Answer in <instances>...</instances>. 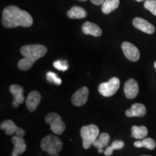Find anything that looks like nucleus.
Wrapping results in <instances>:
<instances>
[{"mask_svg": "<svg viewBox=\"0 0 156 156\" xmlns=\"http://www.w3.org/2000/svg\"><path fill=\"white\" fill-rule=\"evenodd\" d=\"M110 135L108 133H106V132H103V133L99 135L98 138L96 139V140L93 142V145L95 147H96L98 149V151L99 153H102L103 147H106V146H108V142L110 141Z\"/></svg>", "mask_w": 156, "mask_h": 156, "instance_id": "16", "label": "nucleus"}, {"mask_svg": "<svg viewBox=\"0 0 156 156\" xmlns=\"http://www.w3.org/2000/svg\"><path fill=\"white\" fill-rule=\"evenodd\" d=\"M142 156H150V155H142Z\"/></svg>", "mask_w": 156, "mask_h": 156, "instance_id": "31", "label": "nucleus"}, {"mask_svg": "<svg viewBox=\"0 0 156 156\" xmlns=\"http://www.w3.org/2000/svg\"><path fill=\"white\" fill-rule=\"evenodd\" d=\"M45 122L50 124L51 129L55 134H62L66 129V125L61 116L56 113H49L45 117Z\"/></svg>", "mask_w": 156, "mask_h": 156, "instance_id": "5", "label": "nucleus"}, {"mask_svg": "<svg viewBox=\"0 0 156 156\" xmlns=\"http://www.w3.org/2000/svg\"><path fill=\"white\" fill-rule=\"evenodd\" d=\"M90 1L95 5H103V3L104 2L105 0H90Z\"/></svg>", "mask_w": 156, "mask_h": 156, "instance_id": "26", "label": "nucleus"}, {"mask_svg": "<svg viewBox=\"0 0 156 156\" xmlns=\"http://www.w3.org/2000/svg\"><path fill=\"white\" fill-rule=\"evenodd\" d=\"M47 53V48L44 45H26L20 48V54L25 58L20 59L17 67L22 71H27L33 67L35 62L43 57Z\"/></svg>", "mask_w": 156, "mask_h": 156, "instance_id": "2", "label": "nucleus"}, {"mask_svg": "<svg viewBox=\"0 0 156 156\" xmlns=\"http://www.w3.org/2000/svg\"><path fill=\"white\" fill-rule=\"evenodd\" d=\"M0 129L2 130H5V134L7 135H12L16 134L15 135L23 137L25 134V132L23 129L17 127L15 124L12 120H5L1 123Z\"/></svg>", "mask_w": 156, "mask_h": 156, "instance_id": "8", "label": "nucleus"}, {"mask_svg": "<svg viewBox=\"0 0 156 156\" xmlns=\"http://www.w3.org/2000/svg\"><path fill=\"white\" fill-rule=\"evenodd\" d=\"M55 156H59V155H56Z\"/></svg>", "mask_w": 156, "mask_h": 156, "instance_id": "32", "label": "nucleus"}, {"mask_svg": "<svg viewBox=\"0 0 156 156\" xmlns=\"http://www.w3.org/2000/svg\"><path fill=\"white\" fill-rule=\"evenodd\" d=\"M82 30L85 35L99 37L102 35V30L98 25L91 22H85L82 26Z\"/></svg>", "mask_w": 156, "mask_h": 156, "instance_id": "14", "label": "nucleus"}, {"mask_svg": "<svg viewBox=\"0 0 156 156\" xmlns=\"http://www.w3.org/2000/svg\"><path fill=\"white\" fill-rule=\"evenodd\" d=\"M148 134V130L145 126H133L132 127V136L137 140H142L146 137Z\"/></svg>", "mask_w": 156, "mask_h": 156, "instance_id": "19", "label": "nucleus"}, {"mask_svg": "<svg viewBox=\"0 0 156 156\" xmlns=\"http://www.w3.org/2000/svg\"><path fill=\"white\" fill-rule=\"evenodd\" d=\"M133 25L136 29L146 33L147 34H153L155 32V26L145 20L140 18V17H135L133 20Z\"/></svg>", "mask_w": 156, "mask_h": 156, "instance_id": "11", "label": "nucleus"}, {"mask_svg": "<svg viewBox=\"0 0 156 156\" xmlns=\"http://www.w3.org/2000/svg\"><path fill=\"white\" fill-rule=\"evenodd\" d=\"M2 22L4 26L7 28L18 26L28 28L33 25L34 20L28 12L15 6H9L4 9Z\"/></svg>", "mask_w": 156, "mask_h": 156, "instance_id": "1", "label": "nucleus"}, {"mask_svg": "<svg viewBox=\"0 0 156 156\" xmlns=\"http://www.w3.org/2000/svg\"><path fill=\"white\" fill-rule=\"evenodd\" d=\"M19 105H20V104H19L18 103L16 102V101H13V102H12V106L14 107V108H17Z\"/></svg>", "mask_w": 156, "mask_h": 156, "instance_id": "27", "label": "nucleus"}, {"mask_svg": "<svg viewBox=\"0 0 156 156\" xmlns=\"http://www.w3.org/2000/svg\"><path fill=\"white\" fill-rule=\"evenodd\" d=\"M136 2H142V1H145V0H136Z\"/></svg>", "mask_w": 156, "mask_h": 156, "instance_id": "29", "label": "nucleus"}, {"mask_svg": "<svg viewBox=\"0 0 156 156\" xmlns=\"http://www.w3.org/2000/svg\"><path fill=\"white\" fill-rule=\"evenodd\" d=\"M144 7L156 16V0H145Z\"/></svg>", "mask_w": 156, "mask_h": 156, "instance_id": "23", "label": "nucleus"}, {"mask_svg": "<svg viewBox=\"0 0 156 156\" xmlns=\"http://www.w3.org/2000/svg\"><path fill=\"white\" fill-rule=\"evenodd\" d=\"M54 67L60 71H66L68 69L67 62L64 60H57L54 62Z\"/></svg>", "mask_w": 156, "mask_h": 156, "instance_id": "25", "label": "nucleus"}, {"mask_svg": "<svg viewBox=\"0 0 156 156\" xmlns=\"http://www.w3.org/2000/svg\"><path fill=\"white\" fill-rule=\"evenodd\" d=\"M99 134V129L95 124L84 126L81 128L80 135L83 139V147L84 149H89L96 140Z\"/></svg>", "mask_w": 156, "mask_h": 156, "instance_id": "4", "label": "nucleus"}, {"mask_svg": "<svg viewBox=\"0 0 156 156\" xmlns=\"http://www.w3.org/2000/svg\"><path fill=\"white\" fill-rule=\"evenodd\" d=\"M12 142L14 145V149L12 152V156H18L22 155L26 151L27 145L25 140L21 136L15 135L12 138Z\"/></svg>", "mask_w": 156, "mask_h": 156, "instance_id": "12", "label": "nucleus"}, {"mask_svg": "<svg viewBox=\"0 0 156 156\" xmlns=\"http://www.w3.org/2000/svg\"><path fill=\"white\" fill-rule=\"evenodd\" d=\"M124 92L125 96L129 99H133L137 96L139 86L135 80L129 79L126 82L124 87Z\"/></svg>", "mask_w": 156, "mask_h": 156, "instance_id": "10", "label": "nucleus"}, {"mask_svg": "<svg viewBox=\"0 0 156 156\" xmlns=\"http://www.w3.org/2000/svg\"><path fill=\"white\" fill-rule=\"evenodd\" d=\"M67 16L71 19H83L87 17V12L83 7L74 6L67 12Z\"/></svg>", "mask_w": 156, "mask_h": 156, "instance_id": "18", "label": "nucleus"}, {"mask_svg": "<svg viewBox=\"0 0 156 156\" xmlns=\"http://www.w3.org/2000/svg\"><path fill=\"white\" fill-rule=\"evenodd\" d=\"M88 96V88L87 87H83L76 91L72 96V103L75 106H82L86 103Z\"/></svg>", "mask_w": 156, "mask_h": 156, "instance_id": "9", "label": "nucleus"}, {"mask_svg": "<svg viewBox=\"0 0 156 156\" xmlns=\"http://www.w3.org/2000/svg\"><path fill=\"white\" fill-rule=\"evenodd\" d=\"M122 48L124 56L131 62H136L140 57V51L131 43L125 41L122 44Z\"/></svg>", "mask_w": 156, "mask_h": 156, "instance_id": "7", "label": "nucleus"}, {"mask_svg": "<svg viewBox=\"0 0 156 156\" xmlns=\"http://www.w3.org/2000/svg\"><path fill=\"white\" fill-rule=\"evenodd\" d=\"M40 93L37 90H34L29 93L26 99V106L30 112H34L39 105L41 101Z\"/></svg>", "mask_w": 156, "mask_h": 156, "instance_id": "13", "label": "nucleus"}, {"mask_svg": "<svg viewBox=\"0 0 156 156\" xmlns=\"http://www.w3.org/2000/svg\"><path fill=\"white\" fill-rule=\"evenodd\" d=\"M78 1H80V2H86V1H87V0H78Z\"/></svg>", "mask_w": 156, "mask_h": 156, "instance_id": "28", "label": "nucleus"}, {"mask_svg": "<svg viewBox=\"0 0 156 156\" xmlns=\"http://www.w3.org/2000/svg\"><path fill=\"white\" fill-rule=\"evenodd\" d=\"M119 0H105L102 5V12L104 14H109L119 6Z\"/></svg>", "mask_w": 156, "mask_h": 156, "instance_id": "20", "label": "nucleus"}, {"mask_svg": "<svg viewBox=\"0 0 156 156\" xmlns=\"http://www.w3.org/2000/svg\"><path fill=\"white\" fill-rule=\"evenodd\" d=\"M9 91L14 97V101H16L19 104H22L25 101V98L23 95L24 90L18 85H12L9 87Z\"/></svg>", "mask_w": 156, "mask_h": 156, "instance_id": "17", "label": "nucleus"}, {"mask_svg": "<svg viewBox=\"0 0 156 156\" xmlns=\"http://www.w3.org/2000/svg\"><path fill=\"white\" fill-rule=\"evenodd\" d=\"M125 114L127 117H142L146 114V108L142 103H134L126 111Z\"/></svg>", "mask_w": 156, "mask_h": 156, "instance_id": "15", "label": "nucleus"}, {"mask_svg": "<svg viewBox=\"0 0 156 156\" xmlns=\"http://www.w3.org/2000/svg\"><path fill=\"white\" fill-rule=\"evenodd\" d=\"M120 87V80L118 77H112L107 83H101L98 87V92L103 96L111 97L117 92Z\"/></svg>", "mask_w": 156, "mask_h": 156, "instance_id": "6", "label": "nucleus"}, {"mask_svg": "<svg viewBox=\"0 0 156 156\" xmlns=\"http://www.w3.org/2000/svg\"><path fill=\"white\" fill-rule=\"evenodd\" d=\"M63 143L62 140L54 134H48L41 140V147L49 155H58L62 151Z\"/></svg>", "mask_w": 156, "mask_h": 156, "instance_id": "3", "label": "nucleus"}, {"mask_svg": "<svg viewBox=\"0 0 156 156\" xmlns=\"http://www.w3.org/2000/svg\"><path fill=\"white\" fill-rule=\"evenodd\" d=\"M134 145L136 147H145L149 150H154L155 148V142L152 138H144L142 141H136Z\"/></svg>", "mask_w": 156, "mask_h": 156, "instance_id": "21", "label": "nucleus"}, {"mask_svg": "<svg viewBox=\"0 0 156 156\" xmlns=\"http://www.w3.org/2000/svg\"><path fill=\"white\" fill-rule=\"evenodd\" d=\"M124 142L122 140H116L112 144V145L107 147L106 151H104V155L106 156H110L112 155L113 152L115 150H120L124 147Z\"/></svg>", "mask_w": 156, "mask_h": 156, "instance_id": "22", "label": "nucleus"}, {"mask_svg": "<svg viewBox=\"0 0 156 156\" xmlns=\"http://www.w3.org/2000/svg\"><path fill=\"white\" fill-rule=\"evenodd\" d=\"M154 67H155V68L156 69V62H155V64H154Z\"/></svg>", "mask_w": 156, "mask_h": 156, "instance_id": "30", "label": "nucleus"}, {"mask_svg": "<svg viewBox=\"0 0 156 156\" xmlns=\"http://www.w3.org/2000/svg\"><path fill=\"white\" fill-rule=\"evenodd\" d=\"M46 78H47V80L50 83H53L57 85H59L62 84V80L58 77L56 74L52 73V72L47 73V74H46Z\"/></svg>", "mask_w": 156, "mask_h": 156, "instance_id": "24", "label": "nucleus"}]
</instances>
